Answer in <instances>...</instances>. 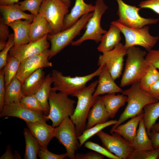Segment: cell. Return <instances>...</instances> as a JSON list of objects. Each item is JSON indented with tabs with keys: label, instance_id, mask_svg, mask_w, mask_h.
<instances>
[{
	"label": "cell",
	"instance_id": "18",
	"mask_svg": "<svg viewBox=\"0 0 159 159\" xmlns=\"http://www.w3.org/2000/svg\"><path fill=\"white\" fill-rule=\"evenodd\" d=\"M32 22L28 20L19 19L7 25L14 32V44L11 49H15L30 42V26Z\"/></svg>",
	"mask_w": 159,
	"mask_h": 159
},
{
	"label": "cell",
	"instance_id": "43",
	"mask_svg": "<svg viewBox=\"0 0 159 159\" xmlns=\"http://www.w3.org/2000/svg\"><path fill=\"white\" fill-rule=\"evenodd\" d=\"M138 6L141 8L149 9L159 15V0H145L141 1Z\"/></svg>",
	"mask_w": 159,
	"mask_h": 159
},
{
	"label": "cell",
	"instance_id": "30",
	"mask_svg": "<svg viewBox=\"0 0 159 159\" xmlns=\"http://www.w3.org/2000/svg\"><path fill=\"white\" fill-rule=\"evenodd\" d=\"M53 83L51 73H49L46 75L43 84L34 95L43 108L44 114L46 115H48L49 112L48 97L51 90V85Z\"/></svg>",
	"mask_w": 159,
	"mask_h": 159
},
{
	"label": "cell",
	"instance_id": "36",
	"mask_svg": "<svg viewBox=\"0 0 159 159\" xmlns=\"http://www.w3.org/2000/svg\"><path fill=\"white\" fill-rule=\"evenodd\" d=\"M20 102L24 107L31 111L44 115L43 108L34 95L23 96Z\"/></svg>",
	"mask_w": 159,
	"mask_h": 159
},
{
	"label": "cell",
	"instance_id": "7",
	"mask_svg": "<svg viewBox=\"0 0 159 159\" xmlns=\"http://www.w3.org/2000/svg\"><path fill=\"white\" fill-rule=\"evenodd\" d=\"M118 27L125 38L124 47L127 49L133 46H139L148 52L152 49L159 40V36H152L149 32V27L145 26L139 29L129 28L114 21L111 23Z\"/></svg>",
	"mask_w": 159,
	"mask_h": 159
},
{
	"label": "cell",
	"instance_id": "25",
	"mask_svg": "<svg viewBox=\"0 0 159 159\" xmlns=\"http://www.w3.org/2000/svg\"><path fill=\"white\" fill-rule=\"evenodd\" d=\"M121 31L116 26L111 24L108 31L102 36L101 43L97 48L98 51L103 52L111 50L120 43L121 39Z\"/></svg>",
	"mask_w": 159,
	"mask_h": 159
},
{
	"label": "cell",
	"instance_id": "6",
	"mask_svg": "<svg viewBox=\"0 0 159 159\" xmlns=\"http://www.w3.org/2000/svg\"><path fill=\"white\" fill-rule=\"evenodd\" d=\"M48 102L49 110L47 117L52 121V125L54 127L59 126L66 117L74 113L75 101L63 93H57L51 90Z\"/></svg>",
	"mask_w": 159,
	"mask_h": 159
},
{
	"label": "cell",
	"instance_id": "33",
	"mask_svg": "<svg viewBox=\"0 0 159 159\" xmlns=\"http://www.w3.org/2000/svg\"><path fill=\"white\" fill-rule=\"evenodd\" d=\"M20 62L13 56L8 54L6 63L3 68L5 87L16 77Z\"/></svg>",
	"mask_w": 159,
	"mask_h": 159
},
{
	"label": "cell",
	"instance_id": "53",
	"mask_svg": "<svg viewBox=\"0 0 159 159\" xmlns=\"http://www.w3.org/2000/svg\"><path fill=\"white\" fill-rule=\"evenodd\" d=\"M15 159H21V156L20 154L16 151H15L14 154Z\"/></svg>",
	"mask_w": 159,
	"mask_h": 159
},
{
	"label": "cell",
	"instance_id": "49",
	"mask_svg": "<svg viewBox=\"0 0 159 159\" xmlns=\"http://www.w3.org/2000/svg\"><path fill=\"white\" fill-rule=\"evenodd\" d=\"M0 159H15L10 145H8L4 153L0 157Z\"/></svg>",
	"mask_w": 159,
	"mask_h": 159
},
{
	"label": "cell",
	"instance_id": "48",
	"mask_svg": "<svg viewBox=\"0 0 159 159\" xmlns=\"http://www.w3.org/2000/svg\"><path fill=\"white\" fill-rule=\"evenodd\" d=\"M153 148H159V132L151 131L149 136Z\"/></svg>",
	"mask_w": 159,
	"mask_h": 159
},
{
	"label": "cell",
	"instance_id": "45",
	"mask_svg": "<svg viewBox=\"0 0 159 159\" xmlns=\"http://www.w3.org/2000/svg\"><path fill=\"white\" fill-rule=\"evenodd\" d=\"M105 156L95 151H90L85 154L76 153L75 159H103Z\"/></svg>",
	"mask_w": 159,
	"mask_h": 159
},
{
	"label": "cell",
	"instance_id": "2",
	"mask_svg": "<svg viewBox=\"0 0 159 159\" xmlns=\"http://www.w3.org/2000/svg\"><path fill=\"white\" fill-rule=\"evenodd\" d=\"M98 83V80H96L72 95L77 99L74 113L69 117L75 125L77 137L86 129V120L89 112L98 96H93Z\"/></svg>",
	"mask_w": 159,
	"mask_h": 159
},
{
	"label": "cell",
	"instance_id": "3",
	"mask_svg": "<svg viewBox=\"0 0 159 159\" xmlns=\"http://www.w3.org/2000/svg\"><path fill=\"white\" fill-rule=\"evenodd\" d=\"M146 54L145 51L135 46L127 49V57L120 81L121 87H125L140 81L149 65L145 59Z\"/></svg>",
	"mask_w": 159,
	"mask_h": 159
},
{
	"label": "cell",
	"instance_id": "16",
	"mask_svg": "<svg viewBox=\"0 0 159 159\" xmlns=\"http://www.w3.org/2000/svg\"><path fill=\"white\" fill-rule=\"evenodd\" d=\"M47 35L36 41L22 45L15 49H11L9 54L20 62L30 57L40 54L49 47Z\"/></svg>",
	"mask_w": 159,
	"mask_h": 159
},
{
	"label": "cell",
	"instance_id": "15",
	"mask_svg": "<svg viewBox=\"0 0 159 159\" xmlns=\"http://www.w3.org/2000/svg\"><path fill=\"white\" fill-rule=\"evenodd\" d=\"M0 117H12L22 119L25 122L39 120H49L47 115L31 111L24 107L20 102H14L4 106L0 112Z\"/></svg>",
	"mask_w": 159,
	"mask_h": 159
},
{
	"label": "cell",
	"instance_id": "12",
	"mask_svg": "<svg viewBox=\"0 0 159 159\" xmlns=\"http://www.w3.org/2000/svg\"><path fill=\"white\" fill-rule=\"evenodd\" d=\"M127 49L124 45L120 43L112 50L103 52L100 55L97 65H104L114 80L121 74L123 65L124 57L126 55Z\"/></svg>",
	"mask_w": 159,
	"mask_h": 159
},
{
	"label": "cell",
	"instance_id": "38",
	"mask_svg": "<svg viewBox=\"0 0 159 159\" xmlns=\"http://www.w3.org/2000/svg\"><path fill=\"white\" fill-rule=\"evenodd\" d=\"M159 156V148L153 150L134 151L127 159H158Z\"/></svg>",
	"mask_w": 159,
	"mask_h": 159
},
{
	"label": "cell",
	"instance_id": "5",
	"mask_svg": "<svg viewBox=\"0 0 159 159\" xmlns=\"http://www.w3.org/2000/svg\"><path fill=\"white\" fill-rule=\"evenodd\" d=\"M93 14V12L86 13L67 29L56 34H47V39L50 42L51 44L49 60L71 44L73 39L80 34L81 31L85 27Z\"/></svg>",
	"mask_w": 159,
	"mask_h": 159
},
{
	"label": "cell",
	"instance_id": "27",
	"mask_svg": "<svg viewBox=\"0 0 159 159\" xmlns=\"http://www.w3.org/2000/svg\"><path fill=\"white\" fill-rule=\"evenodd\" d=\"M110 118H114L119 109L125 105L127 97L123 94L116 95L115 93H108L101 97Z\"/></svg>",
	"mask_w": 159,
	"mask_h": 159
},
{
	"label": "cell",
	"instance_id": "44",
	"mask_svg": "<svg viewBox=\"0 0 159 159\" xmlns=\"http://www.w3.org/2000/svg\"><path fill=\"white\" fill-rule=\"evenodd\" d=\"M5 93V82L3 68L0 69V112L4 106Z\"/></svg>",
	"mask_w": 159,
	"mask_h": 159
},
{
	"label": "cell",
	"instance_id": "10",
	"mask_svg": "<svg viewBox=\"0 0 159 159\" xmlns=\"http://www.w3.org/2000/svg\"><path fill=\"white\" fill-rule=\"evenodd\" d=\"M118 5L117 14L119 17L117 21L121 24L132 28L139 29L148 25L157 24L159 19L146 18L139 14L141 9L125 3L123 0H116Z\"/></svg>",
	"mask_w": 159,
	"mask_h": 159
},
{
	"label": "cell",
	"instance_id": "35",
	"mask_svg": "<svg viewBox=\"0 0 159 159\" xmlns=\"http://www.w3.org/2000/svg\"><path fill=\"white\" fill-rule=\"evenodd\" d=\"M158 80L159 72L157 69L149 65L145 74L139 82L140 87L146 92Z\"/></svg>",
	"mask_w": 159,
	"mask_h": 159
},
{
	"label": "cell",
	"instance_id": "31",
	"mask_svg": "<svg viewBox=\"0 0 159 159\" xmlns=\"http://www.w3.org/2000/svg\"><path fill=\"white\" fill-rule=\"evenodd\" d=\"M143 110V118L147 133L149 137L151 127L159 117V101L146 105Z\"/></svg>",
	"mask_w": 159,
	"mask_h": 159
},
{
	"label": "cell",
	"instance_id": "11",
	"mask_svg": "<svg viewBox=\"0 0 159 159\" xmlns=\"http://www.w3.org/2000/svg\"><path fill=\"white\" fill-rule=\"evenodd\" d=\"M54 137L66 150L68 158L75 159V152L79 148L75 124L69 117L55 127Z\"/></svg>",
	"mask_w": 159,
	"mask_h": 159
},
{
	"label": "cell",
	"instance_id": "23",
	"mask_svg": "<svg viewBox=\"0 0 159 159\" xmlns=\"http://www.w3.org/2000/svg\"><path fill=\"white\" fill-rule=\"evenodd\" d=\"M46 76L42 68H40L30 75L22 84L23 96L34 95L43 84Z\"/></svg>",
	"mask_w": 159,
	"mask_h": 159
},
{
	"label": "cell",
	"instance_id": "24",
	"mask_svg": "<svg viewBox=\"0 0 159 159\" xmlns=\"http://www.w3.org/2000/svg\"><path fill=\"white\" fill-rule=\"evenodd\" d=\"M52 31L48 22L40 14L34 16L30 26V42L38 40L48 34H51Z\"/></svg>",
	"mask_w": 159,
	"mask_h": 159
},
{
	"label": "cell",
	"instance_id": "42",
	"mask_svg": "<svg viewBox=\"0 0 159 159\" xmlns=\"http://www.w3.org/2000/svg\"><path fill=\"white\" fill-rule=\"evenodd\" d=\"M145 59L148 65L159 69V49H152L148 52Z\"/></svg>",
	"mask_w": 159,
	"mask_h": 159
},
{
	"label": "cell",
	"instance_id": "20",
	"mask_svg": "<svg viewBox=\"0 0 159 159\" xmlns=\"http://www.w3.org/2000/svg\"><path fill=\"white\" fill-rule=\"evenodd\" d=\"M99 77L98 84L93 94L94 97L106 93L122 92L123 90L115 83L104 65Z\"/></svg>",
	"mask_w": 159,
	"mask_h": 159
},
{
	"label": "cell",
	"instance_id": "50",
	"mask_svg": "<svg viewBox=\"0 0 159 159\" xmlns=\"http://www.w3.org/2000/svg\"><path fill=\"white\" fill-rule=\"evenodd\" d=\"M19 0H0V6H6L18 3Z\"/></svg>",
	"mask_w": 159,
	"mask_h": 159
},
{
	"label": "cell",
	"instance_id": "52",
	"mask_svg": "<svg viewBox=\"0 0 159 159\" xmlns=\"http://www.w3.org/2000/svg\"><path fill=\"white\" fill-rule=\"evenodd\" d=\"M66 5L69 7L71 6V0H59Z\"/></svg>",
	"mask_w": 159,
	"mask_h": 159
},
{
	"label": "cell",
	"instance_id": "51",
	"mask_svg": "<svg viewBox=\"0 0 159 159\" xmlns=\"http://www.w3.org/2000/svg\"><path fill=\"white\" fill-rule=\"evenodd\" d=\"M151 131L159 132V122L155 123L153 125Z\"/></svg>",
	"mask_w": 159,
	"mask_h": 159
},
{
	"label": "cell",
	"instance_id": "41",
	"mask_svg": "<svg viewBox=\"0 0 159 159\" xmlns=\"http://www.w3.org/2000/svg\"><path fill=\"white\" fill-rule=\"evenodd\" d=\"M38 156L40 159H63L68 158L66 153L61 154H57L49 151L47 149L41 146L38 151Z\"/></svg>",
	"mask_w": 159,
	"mask_h": 159
},
{
	"label": "cell",
	"instance_id": "39",
	"mask_svg": "<svg viewBox=\"0 0 159 159\" xmlns=\"http://www.w3.org/2000/svg\"><path fill=\"white\" fill-rule=\"evenodd\" d=\"M84 147L95 151L110 159H120V158L107 150L103 146L90 141L84 143Z\"/></svg>",
	"mask_w": 159,
	"mask_h": 159
},
{
	"label": "cell",
	"instance_id": "9",
	"mask_svg": "<svg viewBox=\"0 0 159 159\" xmlns=\"http://www.w3.org/2000/svg\"><path fill=\"white\" fill-rule=\"evenodd\" d=\"M95 8L93 14L89 19L86 26V30L83 35L79 39L72 41V46H78L84 41L88 40H94L97 43L101 42L103 34L107 32L101 27V19L102 15L108 9L107 6L103 0H96Z\"/></svg>",
	"mask_w": 159,
	"mask_h": 159
},
{
	"label": "cell",
	"instance_id": "8",
	"mask_svg": "<svg viewBox=\"0 0 159 159\" xmlns=\"http://www.w3.org/2000/svg\"><path fill=\"white\" fill-rule=\"evenodd\" d=\"M69 7L59 0H43L39 13L48 22L52 31L51 34L62 31L65 16L69 13Z\"/></svg>",
	"mask_w": 159,
	"mask_h": 159
},
{
	"label": "cell",
	"instance_id": "17",
	"mask_svg": "<svg viewBox=\"0 0 159 159\" xmlns=\"http://www.w3.org/2000/svg\"><path fill=\"white\" fill-rule=\"evenodd\" d=\"M29 131L43 148L47 149L49 142L54 137L55 127L45 120L26 122Z\"/></svg>",
	"mask_w": 159,
	"mask_h": 159
},
{
	"label": "cell",
	"instance_id": "54",
	"mask_svg": "<svg viewBox=\"0 0 159 159\" xmlns=\"http://www.w3.org/2000/svg\"><path fill=\"white\" fill-rule=\"evenodd\" d=\"M158 159H159V157L158 158Z\"/></svg>",
	"mask_w": 159,
	"mask_h": 159
},
{
	"label": "cell",
	"instance_id": "22",
	"mask_svg": "<svg viewBox=\"0 0 159 159\" xmlns=\"http://www.w3.org/2000/svg\"><path fill=\"white\" fill-rule=\"evenodd\" d=\"M109 118L101 97L98 96L89 112L86 129L97 124L105 123Z\"/></svg>",
	"mask_w": 159,
	"mask_h": 159
},
{
	"label": "cell",
	"instance_id": "46",
	"mask_svg": "<svg viewBox=\"0 0 159 159\" xmlns=\"http://www.w3.org/2000/svg\"><path fill=\"white\" fill-rule=\"evenodd\" d=\"M8 26L0 21V42H7L10 35Z\"/></svg>",
	"mask_w": 159,
	"mask_h": 159
},
{
	"label": "cell",
	"instance_id": "40",
	"mask_svg": "<svg viewBox=\"0 0 159 159\" xmlns=\"http://www.w3.org/2000/svg\"><path fill=\"white\" fill-rule=\"evenodd\" d=\"M14 33L11 34L6 46L0 52V69L3 68L6 63L8 52L14 45Z\"/></svg>",
	"mask_w": 159,
	"mask_h": 159
},
{
	"label": "cell",
	"instance_id": "13",
	"mask_svg": "<svg viewBox=\"0 0 159 159\" xmlns=\"http://www.w3.org/2000/svg\"><path fill=\"white\" fill-rule=\"evenodd\" d=\"M96 135L101 140L102 146L120 159H127L135 151L132 145L116 132L109 135L101 130Z\"/></svg>",
	"mask_w": 159,
	"mask_h": 159
},
{
	"label": "cell",
	"instance_id": "4",
	"mask_svg": "<svg viewBox=\"0 0 159 159\" xmlns=\"http://www.w3.org/2000/svg\"><path fill=\"white\" fill-rule=\"evenodd\" d=\"M101 65L98 69L92 73L84 76L72 77L64 76L62 72L56 69L52 70L51 76L53 80V87L51 90L59 92L67 95H72L85 88L87 83L100 74L103 66Z\"/></svg>",
	"mask_w": 159,
	"mask_h": 159
},
{
	"label": "cell",
	"instance_id": "21",
	"mask_svg": "<svg viewBox=\"0 0 159 159\" xmlns=\"http://www.w3.org/2000/svg\"><path fill=\"white\" fill-rule=\"evenodd\" d=\"M95 8V5L86 4L84 0H75L74 5L70 12L64 17L62 31L73 25L84 14L94 11Z\"/></svg>",
	"mask_w": 159,
	"mask_h": 159
},
{
	"label": "cell",
	"instance_id": "37",
	"mask_svg": "<svg viewBox=\"0 0 159 159\" xmlns=\"http://www.w3.org/2000/svg\"><path fill=\"white\" fill-rule=\"evenodd\" d=\"M43 0H24L18 3L23 11H27L34 16L39 14L41 4Z\"/></svg>",
	"mask_w": 159,
	"mask_h": 159
},
{
	"label": "cell",
	"instance_id": "32",
	"mask_svg": "<svg viewBox=\"0 0 159 159\" xmlns=\"http://www.w3.org/2000/svg\"><path fill=\"white\" fill-rule=\"evenodd\" d=\"M24 135L25 141V159H37L40 146L37 140L32 134L29 129L25 128Z\"/></svg>",
	"mask_w": 159,
	"mask_h": 159
},
{
	"label": "cell",
	"instance_id": "26",
	"mask_svg": "<svg viewBox=\"0 0 159 159\" xmlns=\"http://www.w3.org/2000/svg\"><path fill=\"white\" fill-rule=\"evenodd\" d=\"M144 111L131 118L127 122L118 125L114 130L125 139L132 145L137 132V128L141 119L143 117Z\"/></svg>",
	"mask_w": 159,
	"mask_h": 159
},
{
	"label": "cell",
	"instance_id": "1",
	"mask_svg": "<svg viewBox=\"0 0 159 159\" xmlns=\"http://www.w3.org/2000/svg\"><path fill=\"white\" fill-rule=\"evenodd\" d=\"M122 93L127 97V105L116 123L112 125L110 131L111 134L122 122L143 111V109L145 105L159 101L149 93L141 89L139 82L133 83L129 88L123 91Z\"/></svg>",
	"mask_w": 159,
	"mask_h": 159
},
{
	"label": "cell",
	"instance_id": "19",
	"mask_svg": "<svg viewBox=\"0 0 159 159\" xmlns=\"http://www.w3.org/2000/svg\"><path fill=\"white\" fill-rule=\"evenodd\" d=\"M0 12L1 16L0 21L6 25L19 19H24L32 21L34 17L32 14H26L21 10L18 3L0 6Z\"/></svg>",
	"mask_w": 159,
	"mask_h": 159
},
{
	"label": "cell",
	"instance_id": "29",
	"mask_svg": "<svg viewBox=\"0 0 159 159\" xmlns=\"http://www.w3.org/2000/svg\"><path fill=\"white\" fill-rule=\"evenodd\" d=\"M22 83L16 77L5 87L4 106L11 103L20 102L23 95Z\"/></svg>",
	"mask_w": 159,
	"mask_h": 159
},
{
	"label": "cell",
	"instance_id": "28",
	"mask_svg": "<svg viewBox=\"0 0 159 159\" xmlns=\"http://www.w3.org/2000/svg\"><path fill=\"white\" fill-rule=\"evenodd\" d=\"M138 125V128L132 143L135 151L155 149L147 133L143 118L140 121Z\"/></svg>",
	"mask_w": 159,
	"mask_h": 159
},
{
	"label": "cell",
	"instance_id": "14",
	"mask_svg": "<svg viewBox=\"0 0 159 159\" xmlns=\"http://www.w3.org/2000/svg\"><path fill=\"white\" fill-rule=\"evenodd\" d=\"M50 55V49H47L40 54L22 61L16 77L22 84L26 78L38 69L52 67V63L49 61Z\"/></svg>",
	"mask_w": 159,
	"mask_h": 159
},
{
	"label": "cell",
	"instance_id": "34",
	"mask_svg": "<svg viewBox=\"0 0 159 159\" xmlns=\"http://www.w3.org/2000/svg\"><path fill=\"white\" fill-rule=\"evenodd\" d=\"M117 121L116 120H111L105 123L97 124L89 129H85L81 135L77 137L79 143V148L90 138L96 134L103 129L115 124Z\"/></svg>",
	"mask_w": 159,
	"mask_h": 159
},
{
	"label": "cell",
	"instance_id": "47",
	"mask_svg": "<svg viewBox=\"0 0 159 159\" xmlns=\"http://www.w3.org/2000/svg\"><path fill=\"white\" fill-rule=\"evenodd\" d=\"M146 92L159 100V80L152 85Z\"/></svg>",
	"mask_w": 159,
	"mask_h": 159
}]
</instances>
